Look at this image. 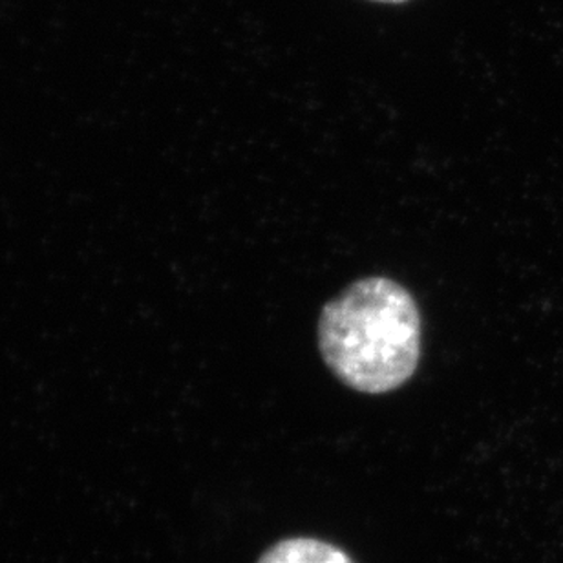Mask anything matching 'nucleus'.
Here are the masks:
<instances>
[{
	"instance_id": "nucleus-1",
	"label": "nucleus",
	"mask_w": 563,
	"mask_h": 563,
	"mask_svg": "<svg viewBox=\"0 0 563 563\" xmlns=\"http://www.w3.org/2000/svg\"><path fill=\"white\" fill-rule=\"evenodd\" d=\"M317 333L331 374L368 396L399 390L412 379L421 358L418 303L391 278L353 282L325 303Z\"/></svg>"
},
{
	"instance_id": "nucleus-2",
	"label": "nucleus",
	"mask_w": 563,
	"mask_h": 563,
	"mask_svg": "<svg viewBox=\"0 0 563 563\" xmlns=\"http://www.w3.org/2000/svg\"><path fill=\"white\" fill-rule=\"evenodd\" d=\"M256 563H355L333 543L319 538L292 537L280 540L262 553Z\"/></svg>"
},
{
	"instance_id": "nucleus-3",
	"label": "nucleus",
	"mask_w": 563,
	"mask_h": 563,
	"mask_svg": "<svg viewBox=\"0 0 563 563\" xmlns=\"http://www.w3.org/2000/svg\"><path fill=\"white\" fill-rule=\"evenodd\" d=\"M374 2H386V4H401V2H407V0H374Z\"/></svg>"
}]
</instances>
